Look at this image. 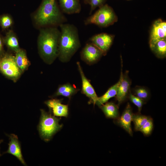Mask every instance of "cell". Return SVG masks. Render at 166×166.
Returning <instances> with one entry per match:
<instances>
[{
	"mask_svg": "<svg viewBox=\"0 0 166 166\" xmlns=\"http://www.w3.org/2000/svg\"><path fill=\"white\" fill-rule=\"evenodd\" d=\"M33 19L36 26L40 28L59 26L67 20L56 0H42Z\"/></svg>",
	"mask_w": 166,
	"mask_h": 166,
	"instance_id": "6da1fadb",
	"label": "cell"
},
{
	"mask_svg": "<svg viewBox=\"0 0 166 166\" xmlns=\"http://www.w3.org/2000/svg\"><path fill=\"white\" fill-rule=\"evenodd\" d=\"M60 31L57 27L40 28L38 40L39 54L46 63H52L58 56Z\"/></svg>",
	"mask_w": 166,
	"mask_h": 166,
	"instance_id": "7a4b0ae2",
	"label": "cell"
},
{
	"mask_svg": "<svg viewBox=\"0 0 166 166\" xmlns=\"http://www.w3.org/2000/svg\"><path fill=\"white\" fill-rule=\"evenodd\" d=\"M58 56L63 62L69 61L81 46L77 28L73 24L64 23L61 25Z\"/></svg>",
	"mask_w": 166,
	"mask_h": 166,
	"instance_id": "3957f363",
	"label": "cell"
},
{
	"mask_svg": "<svg viewBox=\"0 0 166 166\" xmlns=\"http://www.w3.org/2000/svg\"><path fill=\"white\" fill-rule=\"evenodd\" d=\"M117 20L113 9L108 4H105L87 18L84 23L85 25L94 24L101 27H106L113 25Z\"/></svg>",
	"mask_w": 166,
	"mask_h": 166,
	"instance_id": "277c9868",
	"label": "cell"
},
{
	"mask_svg": "<svg viewBox=\"0 0 166 166\" xmlns=\"http://www.w3.org/2000/svg\"><path fill=\"white\" fill-rule=\"evenodd\" d=\"M41 111L38 131L41 137L45 141H48L61 128L62 125L59 124V119L55 116L43 109H41Z\"/></svg>",
	"mask_w": 166,
	"mask_h": 166,
	"instance_id": "5b68a950",
	"label": "cell"
},
{
	"mask_svg": "<svg viewBox=\"0 0 166 166\" xmlns=\"http://www.w3.org/2000/svg\"><path fill=\"white\" fill-rule=\"evenodd\" d=\"M0 71L14 81L18 79L22 72L17 64L15 57L8 53L0 57Z\"/></svg>",
	"mask_w": 166,
	"mask_h": 166,
	"instance_id": "8992f818",
	"label": "cell"
},
{
	"mask_svg": "<svg viewBox=\"0 0 166 166\" xmlns=\"http://www.w3.org/2000/svg\"><path fill=\"white\" fill-rule=\"evenodd\" d=\"M103 55V52L91 42L86 44L81 54L82 60L89 64L95 63Z\"/></svg>",
	"mask_w": 166,
	"mask_h": 166,
	"instance_id": "52a82bcc",
	"label": "cell"
},
{
	"mask_svg": "<svg viewBox=\"0 0 166 166\" xmlns=\"http://www.w3.org/2000/svg\"><path fill=\"white\" fill-rule=\"evenodd\" d=\"M114 36L106 33H101L93 36L90 38L91 43L94 44L105 55L111 46Z\"/></svg>",
	"mask_w": 166,
	"mask_h": 166,
	"instance_id": "ba28073f",
	"label": "cell"
},
{
	"mask_svg": "<svg viewBox=\"0 0 166 166\" xmlns=\"http://www.w3.org/2000/svg\"><path fill=\"white\" fill-rule=\"evenodd\" d=\"M82 81V92L90 99L89 103L94 105L97 100V97L90 81L85 76L79 62L77 63Z\"/></svg>",
	"mask_w": 166,
	"mask_h": 166,
	"instance_id": "9c48e42d",
	"label": "cell"
},
{
	"mask_svg": "<svg viewBox=\"0 0 166 166\" xmlns=\"http://www.w3.org/2000/svg\"><path fill=\"white\" fill-rule=\"evenodd\" d=\"M165 39H166V22L159 19L156 21L153 25L150 34L149 45Z\"/></svg>",
	"mask_w": 166,
	"mask_h": 166,
	"instance_id": "30bf717a",
	"label": "cell"
},
{
	"mask_svg": "<svg viewBox=\"0 0 166 166\" xmlns=\"http://www.w3.org/2000/svg\"><path fill=\"white\" fill-rule=\"evenodd\" d=\"M9 137L10 142L7 151L4 153H8L14 156L24 165H26L22 156L21 145L17 136L14 134L7 135Z\"/></svg>",
	"mask_w": 166,
	"mask_h": 166,
	"instance_id": "8fae6325",
	"label": "cell"
},
{
	"mask_svg": "<svg viewBox=\"0 0 166 166\" xmlns=\"http://www.w3.org/2000/svg\"><path fill=\"white\" fill-rule=\"evenodd\" d=\"M133 115L131 105L128 103L121 116L117 119V124L131 136L133 134L131 126Z\"/></svg>",
	"mask_w": 166,
	"mask_h": 166,
	"instance_id": "7c38bea8",
	"label": "cell"
},
{
	"mask_svg": "<svg viewBox=\"0 0 166 166\" xmlns=\"http://www.w3.org/2000/svg\"><path fill=\"white\" fill-rule=\"evenodd\" d=\"M61 100L54 99L47 101L45 103L54 116L66 117L68 115V106L61 104Z\"/></svg>",
	"mask_w": 166,
	"mask_h": 166,
	"instance_id": "4fadbf2b",
	"label": "cell"
},
{
	"mask_svg": "<svg viewBox=\"0 0 166 166\" xmlns=\"http://www.w3.org/2000/svg\"><path fill=\"white\" fill-rule=\"evenodd\" d=\"M131 82L128 75V73L124 75L122 74L121 80L119 85L116 98L119 105L126 98L129 92Z\"/></svg>",
	"mask_w": 166,
	"mask_h": 166,
	"instance_id": "5bb4252c",
	"label": "cell"
},
{
	"mask_svg": "<svg viewBox=\"0 0 166 166\" xmlns=\"http://www.w3.org/2000/svg\"><path fill=\"white\" fill-rule=\"evenodd\" d=\"M59 7L63 13L68 14L79 13L81 5L79 0H59Z\"/></svg>",
	"mask_w": 166,
	"mask_h": 166,
	"instance_id": "9a60e30c",
	"label": "cell"
},
{
	"mask_svg": "<svg viewBox=\"0 0 166 166\" xmlns=\"http://www.w3.org/2000/svg\"><path fill=\"white\" fill-rule=\"evenodd\" d=\"M122 74L121 69L120 78L118 82L110 87L104 95L100 97H98L96 104L98 106L100 107L107 102L110 98L116 96L119 85L121 80Z\"/></svg>",
	"mask_w": 166,
	"mask_h": 166,
	"instance_id": "2e32d148",
	"label": "cell"
},
{
	"mask_svg": "<svg viewBox=\"0 0 166 166\" xmlns=\"http://www.w3.org/2000/svg\"><path fill=\"white\" fill-rule=\"evenodd\" d=\"M3 41L8 48L15 53L20 49L16 34L12 30L6 33Z\"/></svg>",
	"mask_w": 166,
	"mask_h": 166,
	"instance_id": "e0dca14e",
	"label": "cell"
},
{
	"mask_svg": "<svg viewBox=\"0 0 166 166\" xmlns=\"http://www.w3.org/2000/svg\"><path fill=\"white\" fill-rule=\"evenodd\" d=\"M100 107L107 117L116 119L119 117L118 106L114 103L107 102Z\"/></svg>",
	"mask_w": 166,
	"mask_h": 166,
	"instance_id": "ac0fdd59",
	"label": "cell"
},
{
	"mask_svg": "<svg viewBox=\"0 0 166 166\" xmlns=\"http://www.w3.org/2000/svg\"><path fill=\"white\" fill-rule=\"evenodd\" d=\"M15 57L17 65L22 71L23 72L28 68L30 65L26 51L20 48L16 53Z\"/></svg>",
	"mask_w": 166,
	"mask_h": 166,
	"instance_id": "d6986e66",
	"label": "cell"
},
{
	"mask_svg": "<svg viewBox=\"0 0 166 166\" xmlns=\"http://www.w3.org/2000/svg\"><path fill=\"white\" fill-rule=\"evenodd\" d=\"M152 51L159 58H163L166 55V39L160 40L151 44Z\"/></svg>",
	"mask_w": 166,
	"mask_h": 166,
	"instance_id": "ffe728a7",
	"label": "cell"
},
{
	"mask_svg": "<svg viewBox=\"0 0 166 166\" xmlns=\"http://www.w3.org/2000/svg\"><path fill=\"white\" fill-rule=\"evenodd\" d=\"M78 91V89L70 84L68 83L59 86L57 89L55 96H62L70 98Z\"/></svg>",
	"mask_w": 166,
	"mask_h": 166,
	"instance_id": "44dd1931",
	"label": "cell"
},
{
	"mask_svg": "<svg viewBox=\"0 0 166 166\" xmlns=\"http://www.w3.org/2000/svg\"><path fill=\"white\" fill-rule=\"evenodd\" d=\"M150 117L140 114H133L132 121L134 124L135 130L139 131L140 128L148 121Z\"/></svg>",
	"mask_w": 166,
	"mask_h": 166,
	"instance_id": "7402d4cb",
	"label": "cell"
},
{
	"mask_svg": "<svg viewBox=\"0 0 166 166\" xmlns=\"http://www.w3.org/2000/svg\"><path fill=\"white\" fill-rule=\"evenodd\" d=\"M13 23L12 18L9 15L5 14L0 16V25L3 30L9 28Z\"/></svg>",
	"mask_w": 166,
	"mask_h": 166,
	"instance_id": "603a6c76",
	"label": "cell"
},
{
	"mask_svg": "<svg viewBox=\"0 0 166 166\" xmlns=\"http://www.w3.org/2000/svg\"><path fill=\"white\" fill-rule=\"evenodd\" d=\"M153 127V120L150 118L148 121L140 128L139 131L141 132L145 136L151 134Z\"/></svg>",
	"mask_w": 166,
	"mask_h": 166,
	"instance_id": "cb8c5ba5",
	"label": "cell"
},
{
	"mask_svg": "<svg viewBox=\"0 0 166 166\" xmlns=\"http://www.w3.org/2000/svg\"><path fill=\"white\" fill-rule=\"evenodd\" d=\"M136 96L144 101L147 100L149 97V93L148 90L144 88L138 87L134 90Z\"/></svg>",
	"mask_w": 166,
	"mask_h": 166,
	"instance_id": "d4e9b609",
	"label": "cell"
},
{
	"mask_svg": "<svg viewBox=\"0 0 166 166\" xmlns=\"http://www.w3.org/2000/svg\"><path fill=\"white\" fill-rule=\"evenodd\" d=\"M129 98L130 101L137 107L138 111L140 112L144 103V101L133 95L130 91L129 92Z\"/></svg>",
	"mask_w": 166,
	"mask_h": 166,
	"instance_id": "484cf974",
	"label": "cell"
},
{
	"mask_svg": "<svg viewBox=\"0 0 166 166\" xmlns=\"http://www.w3.org/2000/svg\"><path fill=\"white\" fill-rule=\"evenodd\" d=\"M88 3L90 6L89 14H91L93 11L97 7H100L104 5L106 0H88Z\"/></svg>",
	"mask_w": 166,
	"mask_h": 166,
	"instance_id": "4316f807",
	"label": "cell"
},
{
	"mask_svg": "<svg viewBox=\"0 0 166 166\" xmlns=\"http://www.w3.org/2000/svg\"><path fill=\"white\" fill-rule=\"evenodd\" d=\"M3 47L2 41L0 36V57L3 55Z\"/></svg>",
	"mask_w": 166,
	"mask_h": 166,
	"instance_id": "83f0119b",
	"label": "cell"
},
{
	"mask_svg": "<svg viewBox=\"0 0 166 166\" xmlns=\"http://www.w3.org/2000/svg\"><path fill=\"white\" fill-rule=\"evenodd\" d=\"M84 2L85 3V4H88V0H83Z\"/></svg>",
	"mask_w": 166,
	"mask_h": 166,
	"instance_id": "f1b7e54d",
	"label": "cell"
},
{
	"mask_svg": "<svg viewBox=\"0 0 166 166\" xmlns=\"http://www.w3.org/2000/svg\"><path fill=\"white\" fill-rule=\"evenodd\" d=\"M3 141V140H0V144ZM1 156V154L0 153V156Z\"/></svg>",
	"mask_w": 166,
	"mask_h": 166,
	"instance_id": "f546056e",
	"label": "cell"
}]
</instances>
